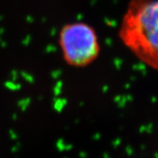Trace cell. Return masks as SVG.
<instances>
[{"mask_svg":"<svg viewBox=\"0 0 158 158\" xmlns=\"http://www.w3.org/2000/svg\"><path fill=\"white\" fill-rule=\"evenodd\" d=\"M118 36L140 61L158 71V0H131Z\"/></svg>","mask_w":158,"mask_h":158,"instance_id":"6da1fadb","label":"cell"},{"mask_svg":"<svg viewBox=\"0 0 158 158\" xmlns=\"http://www.w3.org/2000/svg\"><path fill=\"white\" fill-rule=\"evenodd\" d=\"M59 45L65 61L75 68L88 66L100 52L96 31L83 22L65 24L59 34Z\"/></svg>","mask_w":158,"mask_h":158,"instance_id":"7a4b0ae2","label":"cell"}]
</instances>
